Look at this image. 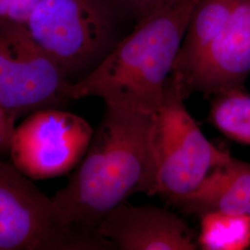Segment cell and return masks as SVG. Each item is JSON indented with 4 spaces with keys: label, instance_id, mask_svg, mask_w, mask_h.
I'll list each match as a JSON object with an SVG mask.
<instances>
[{
    "label": "cell",
    "instance_id": "1",
    "mask_svg": "<svg viewBox=\"0 0 250 250\" xmlns=\"http://www.w3.org/2000/svg\"><path fill=\"white\" fill-rule=\"evenodd\" d=\"M105 106L83 158L52 197L63 227L92 237H100L99 224L129 197L154 195L157 181L152 114Z\"/></svg>",
    "mask_w": 250,
    "mask_h": 250
},
{
    "label": "cell",
    "instance_id": "2",
    "mask_svg": "<svg viewBox=\"0 0 250 250\" xmlns=\"http://www.w3.org/2000/svg\"><path fill=\"white\" fill-rule=\"evenodd\" d=\"M197 0H178L134 25L86 76L70 83L71 99L97 97L142 114L161 105Z\"/></svg>",
    "mask_w": 250,
    "mask_h": 250
},
{
    "label": "cell",
    "instance_id": "3",
    "mask_svg": "<svg viewBox=\"0 0 250 250\" xmlns=\"http://www.w3.org/2000/svg\"><path fill=\"white\" fill-rule=\"evenodd\" d=\"M110 0H43L26 26L70 83L86 76L124 37Z\"/></svg>",
    "mask_w": 250,
    "mask_h": 250
},
{
    "label": "cell",
    "instance_id": "4",
    "mask_svg": "<svg viewBox=\"0 0 250 250\" xmlns=\"http://www.w3.org/2000/svg\"><path fill=\"white\" fill-rule=\"evenodd\" d=\"M170 75L161 105L152 114V146L157 170L154 195L170 202L195 191L208 174L229 161L230 153L209 142L185 105Z\"/></svg>",
    "mask_w": 250,
    "mask_h": 250
},
{
    "label": "cell",
    "instance_id": "5",
    "mask_svg": "<svg viewBox=\"0 0 250 250\" xmlns=\"http://www.w3.org/2000/svg\"><path fill=\"white\" fill-rule=\"evenodd\" d=\"M105 250L64 228L46 197L13 164L0 161V250Z\"/></svg>",
    "mask_w": 250,
    "mask_h": 250
},
{
    "label": "cell",
    "instance_id": "6",
    "mask_svg": "<svg viewBox=\"0 0 250 250\" xmlns=\"http://www.w3.org/2000/svg\"><path fill=\"white\" fill-rule=\"evenodd\" d=\"M70 82L25 25L0 19V103L19 117L69 101Z\"/></svg>",
    "mask_w": 250,
    "mask_h": 250
},
{
    "label": "cell",
    "instance_id": "7",
    "mask_svg": "<svg viewBox=\"0 0 250 250\" xmlns=\"http://www.w3.org/2000/svg\"><path fill=\"white\" fill-rule=\"evenodd\" d=\"M93 134L83 118L42 108L16 128L9 153L12 164L31 180L55 178L77 167Z\"/></svg>",
    "mask_w": 250,
    "mask_h": 250
},
{
    "label": "cell",
    "instance_id": "8",
    "mask_svg": "<svg viewBox=\"0 0 250 250\" xmlns=\"http://www.w3.org/2000/svg\"><path fill=\"white\" fill-rule=\"evenodd\" d=\"M250 74V0H240L221 32L199 57L181 91L219 95L243 88Z\"/></svg>",
    "mask_w": 250,
    "mask_h": 250
},
{
    "label": "cell",
    "instance_id": "9",
    "mask_svg": "<svg viewBox=\"0 0 250 250\" xmlns=\"http://www.w3.org/2000/svg\"><path fill=\"white\" fill-rule=\"evenodd\" d=\"M98 234L124 250H195L197 235L178 216L152 206L123 203L99 224Z\"/></svg>",
    "mask_w": 250,
    "mask_h": 250
},
{
    "label": "cell",
    "instance_id": "10",
    "mask_svg": "<svg viewBox=\"0 0 250 250\" xmlns=\"http://www.w3.org/2000/svg\"><path fill=\"white\" fill-rule=\"evenodd\" d=\"M171 203L191 214L219 210L250 218V162L232 157L211 170L195 191Z\"/></svg>",
    "mask_w": 250,
    "mask_h": 250
},
{
    "label": "cell",
    "instance_id": "11",
    "mask_svg": "<svg viewBox=\"0 0 250 250\" xmlns=\"http://www.w3.org/2000/svg\"><path fill=\"white\" fill-rule=\"evenodd\" d=\"M240 0H197L188 26L171 76L180 88L199 57L221 32Z\"/></svg>",
    "mask_w": 250,
    "mask_h": 250
},
{
    "label": "cell",
    "instance_id": "12",
    "mask_svg": "<svg viewBox=\"0 0 250 250\" xmlns=\"http://www.w3.org/2000/svg\"><path fill=\"white\" fill-rule=\"evenodd\" d=\"M197 245L203 250H244L250 247V218L224 211L200 215Z\"/></svg>",
    "mask_w": 250,
    "mask_h": 250
},
{
    "label": "cell",
    "instance_id": "13",
    "mask_svg": "<svg viewBox=\"0 0 250 250\" xmlns=\"http://www.w3.org/2000/svg\"><path fill=\"white\" fill-rule=\"evenodd\" d=\"M210 120L228 138L250 145V96L243 88L217 95L210 110Z\"/></svg>",
    "mask_w": 250,
    "mask_h": 250
},
{
    "label": "cell",
    "instance_id": "14",
    "mask_svg": "<svg viewBox=\"0 0 250 250\" xmlns=\"http://www.w3.org/2000/svg\"><path fill=\"white\" fill-rule=\"evenodd\" d=\"M125 21L135 25L178 0H110Z\"/></svg>",
    "mask_w": 250,
    "mask_h": 250
},
{
    "label": "cell",
    "instance_id": "15",
    "mask_svg": "<svg viewBox=\"0 0 250 250\" xmlns=\"http://www.w3.org/2000/svg\"><path fill=\"white\" fill-rule=\"evenodd\" d=\"M43 0H0V19L26 25Z\"/></svg>",
    "mask_w": 250,
    "mask_h": 250
},
{
    "label": "cell",
    "instance_id": "16",
    "mask_svg": "<svg viewBox=\"0 0 250 250\" xmlns=\"http://www.w3.org/2000/svg\"><path fill=\"white\" fill-rule=\"evenodd\" d=\"M19 116L0 103V153L9 152Z\"/></svg>",
    "mask_w": 250,
    "mask_h": 250
}]
</instances>
